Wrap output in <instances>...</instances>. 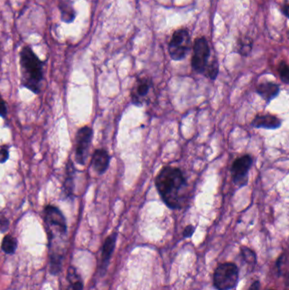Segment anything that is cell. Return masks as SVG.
<instances>
[{
  "label": "cell",
  "mask_w": 289,
  "mask_h": 290,
  "mask_svg": "<svg viewBox=\"0 0 289 290\" xmlns=\"http://www.w3.org/2000/svg\"><path fill=\"white\" fill-rule=\"evenodd\" d=\"M0 227L3 231H5L6 229L9 228V221L6 218L0 219Z\"/></svg>",
  "instance_id": "cell-25"
},
{
  "label": "cell",
  "mask_w": 289,
  "mask_h": 290,
  "mask_svg": "<svg viewBox=\"0 0 289 290\" xmlns=\"http://www.w3.org/2000/svg\"><path fill=\"white\" fill-rule=\"evenodd\" d=\"M210 48L208 40L204 37L198 38L193 45V53L191 61L193 70L199 74H204V71L210 63Z\"/></svg>",
  "instance_id": "cell-6"
},
{
  "label": "cell",
  "mask_w": 289,
  "mask_h": 290,
  "mask_svg": "<svg viewBox=\"0 0 289 290\" xmlns=\"http://www.w3.org/2000/svg\"><path fill=\"white\" fill-rule=\"evenodd\" d=\"M45 221L48 228V240L51 242L57 235L63 236L67 233V225L62 211L51 204L45 208Z\"/></svg>",
  "instance_id": "cell-3"
},
{
  "label": "cell",
  "mask_w": 289,
  "mask_h": 290,
  "mask_svg": "<svg viewBox=\"0 0 289 290\" xmlns=\"http://www.w3.org/2000/svg\"><path fill=\"white\" fill-rule=\"evenodd\" d=\"M260 284L259 281H255L251 285L250 288L248 290H260Z\"/></svg>",
  "instance_id": "cell-27"
},
{
  "label": "cell",
  "mask_w": 289,
  "mask_h": 290,
  "mask_svg": "<svg viewBox=\"0 0 289 290\" xmlns=\"http://www.w3.org/2000/svg\"><path fill=\"white\" fill-rule=\"evenodd\" d=\"M191 48V37L186 28L175 31L169 43V54L175 61L185 59Z\"/></svg>",
  "instance_id": "cell-4"
},
{
  "label": "cell",
  "mask_w": 289,
  "mask_h": 290,
  "mask_svg": "<svg viewBox=\"0 0 289 290\" xmlns=\"http://www.w3.org/2000/svg\"><path fill=\"white\" fill-rule=\"evenodd\" d=\"M278 73L280 76L281 80L285 84H289V65L286 61H281L278 65Z\"/></svg>",
  "instance_id": "cell-21"
},
{
  "label": "cell",
  "mask_w": 289,
  "mask_h": 290,
  "mask_svg": "<svg viewBox=\"0 0 289 290\" xmlns=\"http://www.w3.org/2000/svg\"><path fill=\"white\" fill-rule=\"evenodd\" d=\"M289 3H288V2L286 1V2L284 3V5H283V8H282V12H283V14H284L286 17L289 16Z\"/></svg>",
  "instance_id": "cell-26"
},
{
  "label": "cell",
  "mask_w": 289,
  "mask_h": 290,
  "mask_svg": "<svg viewBox=\"0 0 289 290\" xmlns=\"http://www.w3.org/2000/svg\"></svg>",
  "instance_id": "cell-28"
},
{
  "label": "cell",
  "mask_w": 289,
  "mask_h": 290,
  "mask_svg": "<svg viewBox=\"0 0 289 290\" xmlns=\"http://www.w3.org/2000/svg\"><path fill=\"white\" fill-rule=\"evenodd\" d=\"M253 48V41L250 38L248 37H242V39H239L237 45V52L241 54L242 56H248L251 53Z\"/></svg>",
  "instance_id": "cell-17"
},
{
  "label": "cell",
  "mask_w": 289,
  "mask_h": 290,
  "mask_svg": "<svg viewBox=\"0 0 289 290\" xmlns=\"http://www.w3.org/2000/svg\"><path fill=\"white\" fill-rule=\"evenodd\" d=\"M152 78L147 76L138 77L131 91L132 102L136 106H143L148 102V95L153 89Z\"/></svg>",
  "instance_id": "cell-9"
},
{
  "label": "cell",
  "mask_w": 289,
  "mask_h": 290,
  "mask_svg": "<svg viewBox=\"0 0 289 290\" xmlns=\"http://www.w3.org/2000/svg\"><path fill=\"white\" fill-rule=\"evenodd\" d=\"M9 147L7 145H3L0 147V164L5 163L9 159Z\"/></svg>",
  "instance_id": "cell-22"
},
{
  "label": "cell",
  "mask_w": 289,
  "mask_h": 290,
  "mask_svg": "<svg viewBox=\"0 0 289 290\" xmlns=\"http://www.w3.org/2000/svg\"><path fill=\"white\" fill-rule=\"evenodd\" d=\"M219 74V63L216 58L209 63L206 70L204 71V75L209 77L211 80H216V77Z\"/></svg>",
  "instance_id": "cell-19"
},
{
  "label": "cell",
  "mask_w": 289,
  "mask_h": 290,
  "mask_svg": "<svg viewBox=\"0 0 289 290\" xmlns=\"http://www.w3.org/2000/svg\"><path fill=\"white\" fill-rule=\"evenodd\" d=\"M93 129L88 126L80 128L76 135V162L81 166L85 165L89 156V150L93 140Z\"/></svg>",
  "instance_id": "cell-8"
},
{
  "label": "cell",
  "mask_w": 289,
  "mask_h": 290,
  "mask_svg": "<svg viewBox=\"0 0 289 290\" xmlns=\"http://www.w3.org/2000/svg\"><path fill=\"white\" fill-rule=\"evenodd\" d=\"M253 163L254 160L250 154H244L239 157L233 162L231 172L233 183L236 186L242 188L248 184V172L253 166Z\"/></svg>",
  "instance_id": "cell-7"
},
{
  "label": "cell",
  "mask_w": 289,
  "mask_h": 290,
  "mask_svg": "<svg viewBox=\"0 0 289 290\" xmlns=\"http://www.w3.org/2000/svg\"><path fill=\"white\" fill-rule=\"evenodd\" d=\"M110 156L105 149H96L92 158V166L97 174L102 175L109 168Z\"/></svg>",
  "instance_id": "cell-10"
},
{
  "label": "cell",
  "mask_w": 289,
  "mask_h": 290,
  "mask_svg": "<svg viewBox=\"0 0 289 290\" xmlns=\"http://www.w3.org/2000/svg\"><path fill=\"white\" fill-rule=\"evenodd\" d=\"M2 250L8 255H12L15 253L17 248V240L11 235H6L3 238L2 241V245H1Z\"/></svg>",
  "instance_id": "cell-18"
},
{
  "label": "cell",
  "mask_w": 289,
  "mask_h": 290,
  "mask_svg": "<svg viewBox=\"0 0 289 290\" xmlns=\"http://www.w3.org/2000/svg\"><path fill=\"white\" fill-rule=\"evenodd\" d=\"M195 228L193 225L187 226L184 231H183V237L190 238L192 237L193 234L194 233Z\"/></svg>",
  "instance_id": "cell-24"
},
{
  "label": "cell",
  "mask_w": 289,
  "mask_h": 290,
  "mask_svg": "<svg viewBox=\"0 0 289 290\" xmlns=\"http://www.w3.org/2000/svg\"><path fill=\"white\" fill-rule=\"evenodd\" d=\"M256 92L260 97L269 104L280 93V87L277 83L272 82L260 83L256 88Z\"/></svg>",
  "instance_id": "cell-12"
},
{
  "label": "cell",
  "mask_w": 289,
  "mask_h": 290,
  "mask_svg": "<svg viewBox=\"0 0 289 290\" xmlns=\"http://www.w3.org/2000/svg\"><path fill=\"white\" fill-rule=\"evenodd\" d=\"M65 168V178L62 186L63 195L66 198L72 199L74 198V178L76 175V169L71 160H68Z\"/></svg>",
  "instance_id": "cell-13"
},
{
  "label": "cell",
  "mask_w": 289,
  "mask_h": 290,
  "mask_svg": "<svg viewBox=\"0 0 289 290\" xmlns=\"http://www.w3.org/2000/svg\"><path fill=\"white\" fill-rule=\"evenodd\" d=\"M117 234H114L109 235L104 241L103 246V251H102V265L103 267H106L109 262V259L111 257L113 251L115 249V243H116Z\"/></svg>",
  "instance_id": "cell-14"
},
{
  "label": "cell",
  "mask_w": 289,
  "mask_h": 290,
  "mask_svg": "<svg viewBox=\"0 0 289 290\" xmlns=\"http://www.w3.org/2000/svg\"><path fill=\"white\" fill-rule=\"evenodd\" d=\"M68 279L69 286L67 290H83V284L82 279L79 274L77 273V270L74 267H70L68 269Z\"/></svg>",
  "instance_id": "cell-16"
},
{
  "label": "cell",
  "mask_w": 289,
  "mask_h": 290,
  "mask_svg": "<svg viewBox=\"0 0 289 290\" xmlns=\"http://www.w3.org/2000/svg\"><path fill=\"white\" fill-rule=\"evenodd\" d=\"M21 85L38 95L41 91L44 79V62L33 52L32 48L26 46L20 53Z\"/></svg>",
  "instance_id": "cell-2"
},
{
  "label": "cell",
  "mask_w": 289,
  "mask_h": 290,
  "mask_svg": "<svg viewBox=\"0 0 289 290\" xmlns=\"http://www.w3.org/2000/svg\"><path fill=\"white\" fill-rule=\"evenodd\" d=\"M154 184L159 196L169 208L175 210L183 206L188 183L180 168L171 166L163 167Z\"/></svg>",
  "instance_id": "cell-1"
},
{
  "label": "cell",
  "mask_w": 289,
  "mask_h": 290,
  "mask_svg": "<svg viewBox=\"0 0 289 290\" xmlns=\"http://www.w3.org/2000/svg\"><path fill=\"white\" fill-rule=\"evenodd\" d=\"M241 255H242V260L248 264L251 265L252 267H254L256 264V255L252 249H248L247 247H242L241 248Z\"/></svg>",
  "instance_id": "cell-20"
},
{
  "label": "cell",
  "mask_w": 289,
  "mask_h": 290,
  "mask_svg": "<svg viewBox=\"0 0 289 290\" xmlns=\"http://www.w3.org/2000/svg\"><path fill=\"white\" fill-rule=\"evenodd\" d=\"M6 116H7V106H6L5 102L0 95V116L5 118Z\"/></svg>",
  "instance_id": "cell-23"
},
{
  "label": "cell",
  "mask_w": 289,
  "mask_h": 290,
  "mask_svg": "<svg viewBox=\"0 0 289 290\" xmlns=\"http://www.w3.org/2000/svg\"><path fill=\"white\" fill-rule=\"evenodd\" d=\"M59 8L61 14V21L65 23H71L76 18V11L71 2L63 0L59 3Z\"/></svg>",
  "instance_id": "cell-15"
},
{
  "label": "cell",
  "mask_w": 289,
  "mask_h": 290,
  "mask_svg": "<svg viewBox=\"0 0 289 290\" xmlns=\"http://www.w3.org/2000/svg\"><path fill=\"white\" fill-rule=\"evenodd\" d=\"M282 121L278 116H273L271 114L266 115H257L254 117L252 126L255 128H263L267 130H275L280 128Z\"/></svg>",
  "instance_id": "cell-11"
},
{
  "label": "cell",
  "mask_w": 289,
  "mask_h": 290,
  "mask_svg": "<svg viewBox=\"0 0 289 290\" xmlns=\"http://www.w3.org/2000/svg\"><path fill=\"white\" fill-rule=\"evenodd\" d=\"M239 280V268L235 264L220 265L214 273V286L217 290H230Z\"/></svg>",
  "instance_id": "cell-5"
}]
</instances>
